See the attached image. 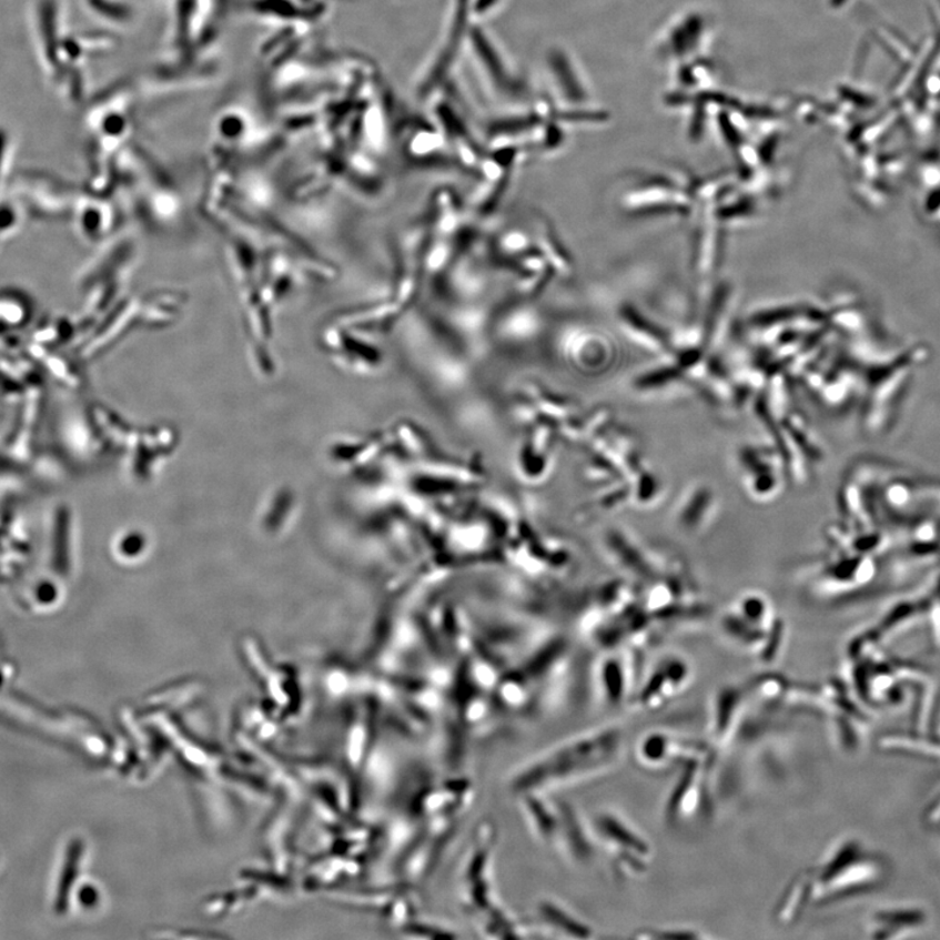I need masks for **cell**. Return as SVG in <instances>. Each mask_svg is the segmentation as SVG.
Here are the masks:
<instances>
[{"instance_id": "6da1fadb", "label": "cell", "mask_w": 940, "mask_h": 940, "mask_svg": "<svg viewBox=\"0 0 940 940\" xmlns=\"http://www.w3.org/2000/svg\"><path fill=\"white\" fill-rule=\"evenodd\" d=\"M621 747L624 730L618 727L587 732L532 759L511 777L509 790L523 796L594 779L617 765Z\"/></svg>"}, {"instance_id": "7a4b0ae2", "label": "cell", "mask_w": 940, "mask_h": 940, "mask_svg": "<svg viewBox=\"0 0 940 940\" xmlns=\"http://www.w3.org/2000/svg\"><path fill=\"white\" fill-rule=\"evenodd\" d=\"M808 872L810 906L825 907L876 890L887 876V868L860 841L846 840Z\"/></svg>"}, {"instance_id": "3957f363", "label": "cell", "mask_w": 940, "mask_h": 940, "mask_svg": "<svg viewBox=\"0 0 940 940\" xmlns=\"http://www.w3.org/2000/svg\"><path fill=\"white\" fill-rule=\"evenodd\" d=\"M599 842L608 848L617 868L627 876L646 872L653 850L638 831L614 813H599L594 821Z\"/></svg>"}, {"instance_id": "277c9868", "label": "cell", "mask_w": 940, "mask_h": 940, "mask_svg": "<svg viewBox=\"0 0 940 940\" xmlns=\"http://www.w3.org/2000/svg\"><path fill=\"white\" fill-rule=\"evenodd\" d=\"M690 680V669L677 658L663 663L636 691L635 705L641 710H658L678 697Z\"/></svg>"}, {"instance_id": "5b68a950", "label": "cell", "mask_w": 940, "mask_h": 940, "mask_svg": "<svg viewBox=\"0 0 940 940\" xmlns=\"http://www.w3.org/2000/svg\"><path fill=\"white\" fill-rule=\"evenodd\" d=\"M709 764L710 760H699L686 765L685 774L678 779L677 786L671 790L666 802V819L670 821L684 819L699 808L703 794H705V776Z\"/></svg>"}, {"instance_id": "8992f818", "label": "cell", "mask_w": 940, "mask_h": 940, "mask_svg": "<svg viewBox=\"0 0 940 940\" xmlns=\"http://www.w3.org/2000/svg\"><path fill=\"white\" fill-rule=\"evenodd\" d=\"M810 907V879L808 871L801 872L784 891L776 917L781 923H794L801 919L806 908Z\"/></svg>"}, {"instance_id": "52a82bcc", "label": "cell", "mask_w": 940, "mask_h": 940, "mask_svg": "<svg viewBox=\"0 0 940 940\" xmlns=\"http://www.w3.org/2000/svg\"><path fill=\"white\" fill-rule=\"evenodd\" d=\"M34 314L33 301L18 289H0V329H22Z\"/></svg>"}, {"instance_id": "ba28073f", "label": "cell", "mask_w": 940, "mask_h": 940, "mask_svg": "<svg viewBox=\"0 0 940 940\" xmlns=\"http://www.w3.org/2000/svg\"><path fill=\"white\" fill-rule=\"evenodd\" d=\"M924 921L919 909H891L877 913L872 921V932L876 938L899 937L901 931L919 929Z\"/></svg>"}, {"instance_id": "9c48e42d", "label": "cell", "mask_w": 940, "mask_h": 940, "mask_svg": "<svg viewBox=\"0 0 940 940\" xmlns=\"http://www.w3.org/2000/svg\"><path fill=\"white\" fill-rule=\"evenodd\" d=\"M539 914H542L543 920L550 924L554 930L564 932V934L573 938H589L592 937V929L587 923H584L579 919L569 912L564 907L557 904V902L550 900H543L538 906Z\"/></svg>"}, {"instance_id": "30bf717a", "label": "cell", "mask_w": 940, "mask_h": 940, "mask_svg": "<svg viewBox=\"0 0 940 940\" xmlns=\"http://www.w3.org/2000/svg\"><path fill=\"white\" fill-rule=\"evenodd\" d=\"M636 938L640 939H658V940H688V939H701L703 937L699 932L688 931V930H678V929H669V930H647L639 932L636 934Z\"/></svg>"}, {"instance_id": "8fae6325", "label": "cell", "mask_w": 940, "mask_h": 940, "mask_svg": "<svg viewBox=\"0 0 940 940\" xmlns=\"http://www.w3.org/2000/svg\"><path fill=\"white\" fill-rule=\"evenodd\" d=\"M77 856L70 855L69 861H67V868L62 878L61 886H59L58 901L57 908L58 910H63L65 908L67 901V892H69V888L71 885V880L73 878V869H75Z\"/></svg>"}, {"instance_id": "7c38bea8", "label": "cell", "mask_w": 940, "mask_h": 940, "mask_svg": "<svg viewBox=\"0 0 940 940\" xmlns=\"http://www.w3.org/2000/svg\"><path fill=\"white\" fill-rule=\"evenodd\" d=\"M7 138L6 133L0 130V176H2V166L6 153Z\"/></svg>"}]
</instances>
